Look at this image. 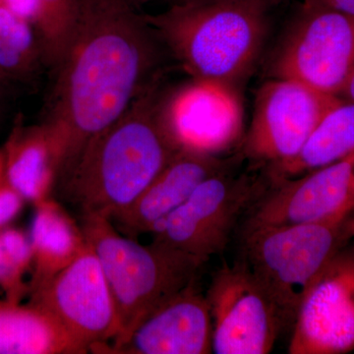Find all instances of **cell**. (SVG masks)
Masks as SVG:
<instances>
[{
	"label": "cell",
	"instance_id": "obj_1",
	"mask_svg": "<svg viewBox=\"0 0 354 354\" xmlns=\"http://www.w3.org/2000/svg\"><path fill=\"white\" fill-rule=\"evenodd\" d=\"M160 41L130 0H79L41 121L57 156V183L160 75Z\"/></svg>",
	"mask_w": 354,
	"mask_h": 354
},
{
	"label": "cell",
	"instance_id": "obj_2",
	"mask_svg": "<svg viewBox=\"0 0 354 354\" xmlns=\"http://www.w3.org/2000/svg\"><path fill=\"white\" fill-rule=\"evenodd\" d=\"M162 75L156 77L111 127L93 139L58 180L62 201L82 218L113 220L183 150L160 116Z\"/></svg>",
	"mask_w": 354,
	"mask_h": 354
},
{
	"label": "cell",
	"instance_id": "obj_3",
	"mask_svg": "<svg viewBox=\"0 0 354 354\" xmlns=\"http://www.w3.org/2000/svg\"><path fill=\"white\" fill-rule=\"evenodd\" d=\"M269 8L243 0L176 1L144 15L193 79L234 86L250 72L264 46Z\"/></svg>",
	"mask_w": 354,
	"mask_h": 354
},
{
	"label": "cell",
	"instance_id": "obj_4",
	"mask_svg": "<svg viewBox=\"0 0 354 354\" xmlns=\"http://www.w3.org/2000/svg\"><path fill=\"white\" fill-rule=\"evenodd\" d=\"M81 227L101 263L120 319V335L108 346L124 341L147 316L197 281L205 264L153 242L140 244L120 234L109 218H82Z\"/></svg>",
	"mask_w": 354,
	"mask_h": 354
},
{
	"label": "cell",
	"instance_id": "obj_5",
	"mask_svg": "<svg viewBox=\"0 0 354 354\" xmlns=\"http://www.w3.org/2000/svg\"><path fill=\"white\" fill-rule=\"evenodd\" d=\"M239 235L243 261L278 309L285 329L321 272L354 239V213L341 220L264 227Z\"/></svg>",
	"mask_w": 354,
	"mask_h": 354
},
{
	"label": "cell",
	"instance_id": "obj_6",
	"mask_svg": "<svg viewBox=\"0 0 354 354\" xmlns=\"http://www.w3.org/2000/svg\"><path fill=\"white\" fill-rule=\"evenodd\" d=\"M243 155L209 176L190 197L153 230V243L206 263L223 253L247 209L270 183L267 171L239 172Z\"/></svg>",
	"mask_w": 354,
	"mask_h": 354
},
{
	"label": "cell",
	"instance_id": "obj_7",
	"mask_svg": "<svg viewBox=\"0 0 354 354\" xmlns=\"http://www.w3.org/2000/svg\"><path fill=\"white\" fill-rule=\"evenodd\" d=\"M354 70V17L304 2L272 58V78L337 95Z\"/></svg>",
	"mask_w": 354,
	"mask_h": 354
},
{
	"label": "cell",
	"instance_id": "obj_8",
	"mask_svg": "<svg viewBox=\"0 0 354 354\" xmlns=\"http://www.w3.org/2000/svg\"><path fill=\"white\" fill-rule=\"evenodd\" d=\"M342 101L304 84L272 78L258 91L242 155L254 167L277 169L293 160L328 111Z\"/></svg>",
	"mask_w": 354,
	"mask_h": 354
},
{
	"label": "cell",
	"instance_id": "obj_9",
	"mask_svg": "<svg viewBox=\"0 0 354 354\" xmlns=\"http://www.w3.org/2000/svg\"><path fill=\"white\" fill-rule=\"evenodd\" d=\"M82 349L95 353L120 335L115 304L99 258L87 241L73 262L29 295Z\"/></svg>",
	"mask_w": 354,
	"mask_h": 354
},
{
	"label": "cell",
	"instance_id": "obj_10",
	"mask_svg": "<svg viewBox=\"0 0 354 354\" xmlns=\"http://www.w3.org/2000/svg\"><path fill=\"white\" fill-rule=\"evenodd\" d=\"M211 312L212 353L267 354L285 329L271 298L237 258L214 274L206 295Z\"/></svg>",
	"mask_w": 354,
	"mask_h": 354
},
{
	"label": "cell",
	"instance_id": "obj_11",
	"mask_svg": "<svg viewBox=\"0 0 354 354\" xmlns=\"http://www.w3.org/2000/svg\"><path fill=\"white\" fill-rule=\"evenodd\" d=\"M354 152L292 178L270 179L247 209L237 232L341 220L354 213Z\"/></svg>",
	"mask_w": 354,
	"mask_h": 354
},
{
	"label": "cell",
	"instance_id": "obj_12",
	"mask_svg": "<svg viewBox=\"0 0 354 354\" xmlns=\"http://www.w3.org/2000/svg\"><path fill=\"white\" fill-rule=\"evenodd\" d=\"M160 115L181 149L221 155L241 138L243 111L234 86L193 79L162 95Z\"/></svg>",
	"mask_w": 354,
	"mask_h": 354
},
{
	"label": "cell",
	"instance_id": "obj_13",
	"mask_svg": "<svg viewBox=\"0 0 354 354\" xmlns=\"http://www.w3.org/2000/svg\"><path fill=\"white\" fill-rule=\"evenodd\" d=\"M290 354L354 351V252L344 248L321 272L292 326Z\"/></svg>",
	"mask_w": 354,
	"mask_h": 354
},
{
	"label": "cell",
	"instance_id": "obj_14",
	"mask_svg": "<svg viewBox=\"0 0 354 354\" xmlns=\"http://www.w3.org/2000/svg\"><path fill=\"white\" fill-rule=\"evenodd\" d=\"M212 332L208 301L195 281L147 316L124 341L95 353H213Z\"/></svg>",
	"mask_w": 354,
	"mask_h": 354
},
{
	"label": "cell",
	"instance_id": "obj_15",
	"mask_svg": "<svg viewBox=\"0 0 354 354\" xmlns=\"http://www.w3.org/2000/svg\"><path fill=\"white\" fill-rule=\"evenodd\" d=\"M241 157V152L225 158L183 149L138 198L111 221L120 234L136 241L141 235L152 234L203 181Z\"/></svg>",
	"mask_w": 354,
	"mask_h": 354
},
{
	"label": "cell",
	"instance_id": "obj_16",
	"mask_svg": "<svg viewBox=\"0 0 354 354\" xmlns=\"http://www.w3.org/2000/svg\"><path fill=\"white\" fill-rule=\"evenodd\" d=\"M3 150L6 180L26 201L36 206L51 198L57 187L58 162L46 127L18 120Z\"/></svg>",
	"mask_w": 354,
	"mask_h": 354
},
{
	"label": "cell",
	"instance_id": "obj_17",
	"mask_svg": "<svg viewBox=\"0 0 354 354\" xmlns=\"http://www.w3.org/2000/svg\"><path fill=\"white\" fill-rule=\"evenodd\" d=\"M35 207L29 234L32 251L29 295L71 264L87 244L81 225L57 200L48 198Z\"/></svg>",
	"mask_w": 354,
	"mask_h": 354
},
{
	"label": "cell",
	"instance_id": "obj_18",
	"mask_svg": "<svg viewBox=\"0 0 354 354\" xmlns=\"http://www.w3.org/2000/svg\"><path fill=\"white\" fill-rule=\"evenodd\" d=\"M0 354H84L44 310L28 301L0 300Z\"/></svg>",
	"mask_w": 354,
	"mask_h": 354
},
{
	"label": "cell",
	"instance_id": "obj_19",
	"mask_svg": "<svg viewBox=\"0 0 354 354\" xmlns=\"http://www.w3.org/2000/svg\"><path fill=\"white\" fill-rule=\"evenodd\" d=\"M354 152V102L342 100L328 111L297 157L271 171V180L292 178L334 164Z\"/></svg>",
	"mask_w": 354,
	"mask_h": 354
},
{
	"label": "cell",
	"instance_id": "obj_20",
	"mask_svg": "<svg viewBox=\"0 0 354 354\" xmlns=\"http://www.w3.org/2000/svg\"><path fill=\"white\" fill-rule=\"evenodd\" d=\"M44 66L34 25L0 4V73L11 82H29Z\"/></svg>",
	"mask_w": 354,
	"mask_h": 354
},
{
	"label": "cell",
	"instance_id": "obj_21",
	"mask_svg": "<svg viewBox=\"0 0 354 354\" xmlns=\"http://www.w3.org/2000/svg\"><path fill=\"white\" fill-rule=\"evenodd\" d=\"M79 0H37L34 27L43 50L46 69L55 72L75 28Z\"/></svg>",
	"mask_w": 354,
	"mask_h": 354
},
{
	"label": "cell",
	"instance_id": "obj_22",
	"mask_svg": "<svg viewBox=\"0 0 354 354\" xmlns=\"http://www.w3.org/2000/svg\"><path fill=\"white\" fill-rule=\"evenodd\" d=\"M32 265L30 235L11 225L0 230V291L6 299L22 302L29 297Z\"/></svg>",
	"mask_w": 354,
	"mask_h": 354
},
{
	"label": "cell",
	"instance_id": "obj_23",
	"mask_svg": "<svg viewBox=\"0 0 354 354\" xmlns=\"http://www.w3.org/2000/svg\"><path fill=\"white\" fill-rule=\"evenodd\" d=\"M25 198L10 185L4 176L0 183V230L8 227L24 208Z\"/></svg>",
	"mask_w": 354,
	"mask_h": 354
},
{
	"label": "cell",
	"instance_id": "obj_24",
	"mask_svg": "<svg viewBox=\"0 0 354 354\" xmlns=\"http://www.w3.org/2000/svg\"><path fill=\"white\" fill-rule=\"evenodd\" d=\"M1 3L14 12L23 16L34 25L37 13V0H1Z\"/></svg>",
	"mask_w": 354,
	"mask_h": 354
},
{
	"label": "cell",
	"instance_id": "obj_25",
	"mask_svg": "<svg viewBox=\"0 0 354 354\" xmlns=\"http://www.w3.org/2000/svg\"><path fill=\"white\" fill-rule=\"evenodd\" d=\"M302 1L327 7L354 17V0H302Z\"/></svg>",
	"mask_w": 354,
	"mask_h": 354
},
{
	"label": "cell",
	"instance_id": "obj_26",
	"mask_svg": "<svg viewBox=\"0 0 354 354\" xmlns=\"http://www.w3.org/2000/svg\"><path fill=\"white\" fill-rule=\"evenodd\" d=\"M339 97L344 101L354 102V70L339 93Z\"/></svg>",
	"mask_w": 354,
	"mask_h": 354
},
{
	"label": "cell",
	"instance_id": "obj_27",
	"mask_svg": "<svg viewBox=\"0 0 354 354\" xmlns=\"http://www.w3.org/2000/svg\"><path fill=\"white\" fill-rule=\"evenodd\" d=\"M13 84L6 76L0 73V102L6 100L11 93V88H13Z\"/></svg>",
	"mask_w": 354,
	"mask_h": 354
},
{
	"label": "cell",
	"instance_id": "obj_28",
	"mask_svg": "<svg viewBox=\"0 0 354 354\" xmlns=\"http://www.w3.org/2000/svg\"><path fill=\"white\" fill-rule=\"evenodd\" d=\"M176 1H201V0H176ZM243 1L256 2V3L262 4L270 9L272 6L281 2V0H243Z\"/></svg>",
	"mask_w": 354,
	"mask_h": 354
},
{
	"label": "cell",
	"instance_id": "obj_29",
	"mask_svg": "<svg viewBox=\"0 0 354 354\" xmlns=\"http://www.w3.org/2000/svg\"><path fill=\"white\" fill-rule=\"evenodd\" d=\"M6 176V155H4L3 148L0 149V183L3 180Z\"/></svg>",
	"mask_w": 354,
	"mask_h": 354
},
{
	"label": "cell",
	"instance_id": "obj_30",
	"mask_svg": "<svg viewBox=\"0 0 354 354\" xmlns=\"http://www.w3.org/2000/svg\"><path fill=\"white\" fill-rule=\"evenodd\" d=\"M134 6H140V4L147 3V2L152 1V0H130Z\"/></svg>",
	"mask_w": 354,
	"mask_h": 354
},
{
	"label": "cell",
	"instance_id": "obj_31",
	"mask_svg": "<svg viewBox=\"0 0 354 354\" xmlns=\"http://www.w3.org/2000/svg\"><path fill=\"white\" fill-rule=\"evenodd\" d=\"M353 190H354V165H353Z\"/></svg>",
	"mask_w": 354,
	"mask_h": 354
},
{
	"label": "cell",
	"instance_id": "obj_32",
	"mask_svg": "<svg viewBox=\"0 0 354 354\" xmlns=\"http://www.w3.org/2000/svg\"><path fill=\"white\" fill-rule=\"evenodd\" d=\"M0 121H1V111H0Z\"/></svg>",
	"mask_w": 354,
	"mask_h": 354
},
{
	"label": "cell",
	"instance_id": "obj_33",
	"mask_svg": "<svg viewBox=\"0 0 354 354\" xmlns=\"http://www.w3.org/2000/svg\"><path fill=\"white\" fill-rule=\"evenodd\" d=\"M353 241H354V239H353ZM353 252H354V244H353Z\"/></svg>",
	"mask_w": 354,
	"mask_h": 354
},
{
	"label": "cell",
	"instance_id": "obj_34",
	"mask_svg": "<svg viewBox=\"0 0 354 354\" xmlns=\"http://www.w3.org/2000/svg\"><path fill=\"white\" fill-rule=\"evenodd\" d=\"M0 4H2V3H1V0H0Z\"/></svg>",
	"mask_w": 354,
	"mask_h": 354
}]
</instances>
